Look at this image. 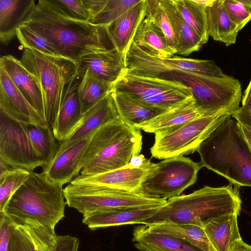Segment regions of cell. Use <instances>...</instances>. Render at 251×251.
<instances>
[{"instance_id": "6da1fadb", "label": "cell", "mask_w": 251, "mask_h": 251, "mask_svg": "<svg viewBox=\"0 0 251 251\" xmlns=\"http://www.w3.org/2000/svg\"><path fill=\"white\" fill-rule=\"evenodd\" d=\"M22 25L47 39L76 66L82 57L112 49L104 26L72 19L53 0H39Z\"/></svg>"}, {"instance_id": "7a4b0ae2", "label": "cell", "mask_w": 251, "mask_h": 251, "mask_svg": "<svg viewBox=\"0 0 251 251\" xmlns=\"http://www.w3.org/2000/svg\"><path fill=\"white\" fill-rule=\"evenodd\" d=\"M202 166L239 187H251V151L239 122L228 117L197 151Z\"/></svg>"}, {"instance_id": "3957f363", "label": "cell", "mask_w": 251, "mask_h": 251, "mask_svg": "<svg viewBox=\"0 0 251 251\" xmlns=\"http://www.w3.org/2000/svg\"><path fill=\"white\" fill-rule=\"evenodd\" d=\"M239 188L230 183L219 187L205 186L189 194L169 199L142 225L167 221L202 226L203 222L207 219L240 213Z\"/></svg>"}, {"instance_id": "277c9868", "label": "cell", "mask_w": 251, "mask_h": 251, "mask_svg": "<svg viewBox=\"0 0 251 251\" xmlns=\"http://www.w3.org/2000/svg\"><path fill=\"white\" fill-rule=\"evenodd\" d=\"M63 186L49 180L43 172H30L2 212L15 225L31 220L55 229L65 216L67 202Z\"/></svg>"}, {"instance_id": "5b68a950", "label": "cell", "mask_w": 251, "mask_h": 251, "mask_svg": "<svg viewBox=\"0 0 251 251\" xmlns=\"http://www.w3.org/2000/svg\"><path fill=\"white\" fill-rule=\"evenodd\" d=\"M20 61L37 82L43 98L45 119L52 128L66 86L76 66L65 59L46 56L28 49H24Z\"/></svg>"}, {"instance_id": "8992f818", "label": "cell", "mask_w": 251, "mask_h": 251, "mask_svg": "<svg viewBox=\"0 0 251 251\" xmlns=\"http://www.w3.org/2000/svg\"><path fill=\"white\" fill-rule=\"evenodd\" d=\"M67 204L83 216L112 209L160 207L167 200L139 192H127L97 185L70 182L64 188Z\"/></svg>"}, {"instance_id": "52a82bcc", "label": "cell", "mask_w": 251, "mask_h": 251, "mask_svg": "<svg viewBox=\"0 0 251 251\" xmlns=\"http://www.w3.org/2000/svg\"><path fill=\"white\" fill-rule=\"evenodd\" d=\"M159 77L179 81L189 88L197 105L205 115L224 111L233 114L240 107L241 84L239 80L228 75L219 77L173 71Z\"/></svg>"}, {"instance_id": "ba28073f", "label": "cell", "mask_w": 251, "mask_h": 251, "mask_svg": "<svg viewBox=\"0 0 251 251\" xmlns=\"http://www.w3.org/2000/svg\"><path fill=\"white\" fill-rule=\"evenodd\" d=\"M233 113L222 111L202 116L174 130L155 134L150 149L152 156L159 159L194 152L201 144Z\"/></svg>"}, {"instance_id": "9c48e42d", "label": "cell", "mask_w": 251, "mask_h": 251, "mask_svg": "<svg viewBox=\"0 0 251 251\" xmlns=\"http://www.w3.org/2000/svg\"><path fill=\"white\" fill-rule=\"evenodd\" d=\"M112 89L164 110L193 96L190 88L179 81L136 75L127 72L113 85Z\"/></svg>"}, {"instance_id": "30bf717a", "label": "cell", "mask_w": 251, "mask_h": 251, "mask_svg": "<svg viewBox=\"0 0 251 251\" xmlns=\"http://www.w3.org/2000/svg\"><path fill=\"white\" fill-rule=\"evenodd\" d=\"M142 147L140 129L122 119L112 123L108 138L100 152L81 171L91 176L105 173L127 165L131 158L140 154Z\"/></svg>"}, {"instance_id": "8fae6325", "label": "cell", "mask_w": 251, "mask_h": 251, "mask_svg": "<svg viewBox=\"0 0 251 251\" xmlns=\"http://www.w3.org/2000/svg\"><path fill=\"white\" fill-rule=\"evenodd\" d=\"M126 64L127 73L151 77H159L164 73L173 71L219 77L227 75L212 60L177 56L162 59L146 52L134 42L126 54Z\"/></svg>"}, {"instance_id": "7c38bea8", "label": "cell", "mask_w": 251, "mask_h": 251, "mask_svg": "<svg viewBox=\"0 0 251 251\" xmlns=\"http://www.w3.org/2000/svg\"><path fill=\"white\" fill-rule=\"evenodd\" d=\"M201 164L183 156L155 163L152 173L143 183L139 192L167 200L176 197L196 182Z\"/></svg>"}, {"instance_id": "4fadbf2b", "label": "cell", "mask_w": 251, "mask_h": 251, "mask_svg": "<svg viewBox=\"0 0 251 251\" xmlns=\"http://www.w3.org/2000/svg\"><path fill=\"white\" fill-rule=\"evenodd\" d=\"M0 161L13 168L33 172L45 163L35 151L21 123L0 111Z\"/></svg>"}, {"instance_id": "5bb4252c", "label": "cell", "mask_w": 251, "mask_h": 251, "mask_svg": "<svg viewBox=\"0 0 251 251\" xmlns=\"http://www.w3.org/2000/svg\"><path fill=\"white\" fill-rule=\"evenodd\" d=\"M155 163L145 160L140 167L128 164L122 168L91 176L79 175L71 182L90 184L127 192H139L143 183L152 173Z\"/></svg>"}, {"instance_id": "9a60e30c", "label": "cell", "mask_w": 251, "mask_h": 251, "mask_svg": "<svg viewBox=\"0 0 251 251\" xmlns=\"http://www.w3.org/2000/svg\"><path fill=\"white\" fill-rule=\"evenodd\" d=\"M0 111L21 123L50 126L29 103L1 67Z\"/></svg>"}, {"instance_id": "2e32d148", "label": "cell", "mask_w": 251, "mask_h": 251, "mask_svg": "<svg viewBox=\"0 0 251 251\" xmlns=\"http://www.w3.org/2000/svg\"><path fill=\"white\" fill-rule=\"evenodd\" d=\"M76 72L66 86L60 109L52 127L55 138L59 143L65 140L81 123L83 114L78 95V87L82 77Z\"/></svg>"}, {"instance_id": "e0dca14e", "label": "cell", "mask_w": 251, "mask_h": 251, "mask_svg": "<svg viewBox=\"0 0 251 251\" xmlns=\"http://www.w3.org/2000/svg\"><path fill=\"white\" fill-rule=\"evenodd\" d=\"M119 119L112 90L83 114L80 125L69 137L59 143L56 152Z\"/></svg>"}, {"instance_id": "ac0fdd59", "label": "cell", "mask_w": 251, "mask_h": 251, "mask_svg": "<svg viewBox=\"0 0 251 251\" xmlns=\"http://www.w3.org/2000/svg\"><path fill=\"white\" fill-rule=\"evenodd\" d=\"M94 133L57 152L51 161L43 168V173L50 181L63 185L71 182L81 171V159Z\"/></svg>"}, {"instance_id": "d6986e66", "label": "cell", "mask_w": 251, "mask_h": 251, "mask_svg": "<svg viewBox=\"0 0 251 251\" xmlns=\"http://www.w3.org/2000/svg\"><path fill=\"white\" fill-rule=\"evenodd\" d=\"M76 68L82 75L88 71L113 86L126 72V55L113 48L82 57Z\"/></svg>"}, {"instance_id": "ffe728a7", "label": "cell", "mask_w": 251, "mask_h": 251, "mask_svg": "<svg viewBox=\"0 0 251 251\" xmlns=\"http://www.w3.org/2000/svg\"><path fill=\"white\" fill-rule=\"evenodd\" d=\"M207 116L198 107L192 96L174 107L135 127L156 134L176 129L196 118Z\"/></svg>"}, {"instance_id": "44dd1931", "label": "cell", "mask_w": 251, "mask_h": 251, "mask_svg": "<svg viewBox=\"0 0 251 251\" xmlns=\"http://www.w3.org/2000/svg\"><path fill=\"white\" fill-rule=\"evenodd\" d=\"M147 7V0H141L105 27L113 47L125 55L133 41L138 28L146 16Z\"/></svg>"}, {"instance_id": "7402d4cb", "label": "cell", "mask_w": 251, "mask_h": 251, "mask_svg": "<svg viewBox=\"0 0 251 251\" xmlns=\"http://www.w3.org/2000/svg\"><path fill=\"white\" fill-rule=\"evenodd\" d=\"M0 67L4 69L29 103L46 121L41 89L34 76L20 60L11 55L2 56L0 58Z\"/></svg>"}, {"instance_id": "603a6c76", "label": "cell", "mask_w": 251, "mask_h": 251, "mask_svg": "<svg viewBox=\"0 0 251 251\" xmlns=\"http://www.w3.org/2000/svg\"><path fill=\"white\" fill-rule=\"evenodd\" d=\"M159 208H119L97 211L83 216L82 222L91 230L125 225H142Z\"/></svg>"}, {"instance_id": "cb8c5ba5", "label": "cell", "mask_w": 251, "mask_h": 251, "mask_svg": "<svg viewBox=\"0 0 251 251\" xmlns=\"http://www.w3.org/2000/svg\"><path fill=\"white\" fill-rule=\"evenodd\" d=\"M239 214L223 215L203 222V228L214 251H232L242 240L237 223Z\"/></svg>"}, {"instance_id": "d4e9b609", "label": "cell", "mask_w": 251, "mask_h": 251, "mask_svg": "<svg viewBox=\"0 0 251 251\" xmlns=\"http://www.w3.org/2000/svg\"><path fill=\"white\" fill-rule=\"evenodd\" d=\"M34 0H0V41L7 45L16 36L18 28L35 5Z\"/></svg>"}, {"instance_id": "484cf974", "label": "cell", "mask_w": 251, "mask_h": 251, "mask_svg": "<svg viewBox=\"0 0 251 251\" xmlns=\"http://www.w3.org/2000/svg\"><path fill=\"white\" fill-rule=\"evenodd\" d=\"M205 10L209 36L227 47L235 44L241 29L229 18L224 8L223 0H213L205 7Z\"/></svg>"}, {"instance_id": "4316f807", "label": "cell", "mask_w": 251, "mask_h": 251, "mask_svg": "<svg viewBox=\"0 0 251 251\" xmlns=\"http://www.w3.org/2000/svg\"><path fill=\"white\" fill-rule=\"evenodd\" d=\"M160 0L173 28L176 41V53L188 55L199 50L202 45L201 38L183 20L173 0Z\"/></svg>"}, {"instance_id": "83f0119b", "label": "cell", "mask_w": 251, "mask_h": 251, "mask_svg": "<svg viewBox=\"0 0 251 251\" xmlns=\"http://www.w3.org/2000/svg\"><path fill=\"white\" fill-rule=\"evenodd\" d=\"M146 226L151 232L181 239L201 251H214L202 226L167 221Z\"/></svg>"}, {"instance_id": "f1b7e54d", "label": "cell", "mask_w": 251, "mask_h": 251, "mask_svg": "<svg viewBox=\"0 0 251 251\" xmlns=\"http://www.w3.org/2000/svg\"><path fill=\"white\" fill-rule=\"evenodd\" d=\"M133 42L146 52L162 59L175 54L169 49L163 32L146 16L138 28Z\"/></svg>"}, {"instance_id": "f546056e", "label": "cell", "mask_w": 251, "mask_h": 251, "mask_svg": "<svg viewBox=\"0 0 251 251\" xmlns=\"http://www.w3.org/2000/svg\"><path fill=\"white\" fill-rule=\"evenodd\" d=\"M113 95L121 119L133 126L166 111L147 105L123 93L113 90Z\"/></svg>"}, {"instance_id": "4dcf8cb0", "label": "cell", "mask_w": 251, "mask_h": 251, "mask_svg": "<svg viewBox=\"0 0 251 251\" xmlns=\"http://www.w3.org/2000/svg\"><path fill=\"white\" fill-rule=\"evenodd\" d=\"M132 235L135 243L148 245L156 251H201L181 239L151 232L145 225L135 227Z\"/></svg>"}, {"instance_id": "1f68e13d", "label": "cell", "mask_w": 251, "mask_h": 251, "mask_svg": "<svg viewBox=\"0 0 251 251\" xmlns=\"http://www.w3.org/2000/svg\"><path fill=\"white\" fill-rule=\"evenodd\" d=\"M21 123L35 151L45 166L47 165L54 157L58 147L52 128L50 126Z\"/></svg>"}, {"instance_id": "d6a6232c", "label": "cell", "mask_w": 251, "mask_h": 251, "mask_svg": "<svg viewBox=\"0 0 251 251\" xmlns=\"http://www.w3.org/2000/svg\"><path fill=\"white\" fill-rule=\"evenodd\" d=\"M113 86L103 81L88 71H85L78 87V95L83 114L101 100Z\"/></svg>"}, {"instance_id": "836d02e7", "label": "cell", "mask_w": 251, "mask_h": 251, "mask_svg": "<svg viewBox=\"0 0 251 251\" xmlns=\"http://www.w3.org/2000/svg\"><path fill=\"white\" fill-rule=\"evenodd\" d=\"M185 22L199 35L202 44L209 39L206 25L205 7L195 0H173Z\"/></svg>"}, {"instance_id": "e575fe53", "label": "cell", "mask_w": 251, "mask_h": 251, "mask_svg": "<svg viewBox=\"0 0 251 251\" xmlns=\"http://www.w3.org/2000/svg\"><path fill=\"white\" fill-rule=\"evenodd\" d=\"M17 37L24 49L50 57L64 58L50 42L27 26L21 25L18 28Z\"/></svg>"}, {"instance_id": "d590c367", "label": "cell", "mask_w": 251, "mask_h": 251, "mask_svg": "<svg viewBox=\"0 0 251 251\" xmlns=\"http://www.w3.org/2000/svg\"><path fill=\"white\" fill-rule=\"evenodd\" d=\"M29 171L22 168H11L0 175V212H2L13 194L25 181Z\"/></svg>"}, {"instance_id": "8d00e7d4", "label": "cell", "mask_w": 251, "mask_h": 251, "mask_svg": "<svg viewBox=\"0 0 251 251\" xmlns=\"http://www.w3.org/2000/svg\"><path fill=\"white\" fill-rule=\"evenodd\" d=\"M146 17L150 18L163 32L169 49L176 53V41L170 19L160 0H147Z\"/></svg>"}, {"instance_id": "74e56055", "label": "cell", "mask_w": 251, "mask_h": 251, "mask_svg": "<svg viewBox=\"0 0 251 251\" xmlns=\"http://www.w3.org/2000/svg\"><path fill=\"white\" fill-rule=\"evenodd\" d=\"M28 234L33 251H52L57 235L55 229L47 227L35 221L27 220L21 225Z\"/></svg>"}, {"instance_id": "f35d334b", "label": "cell", "mask_w": 251, "mask_h": 251, "mask_svg": "<svg viewBox=\"0 0 251 251\" xmlns=\"http://www.w3.org/2000/svg\"><path fill=\"white\" fill-rule=\"evenodd\" d=\"M141 0H106L100 11L90 23L107 26L137 4Z\"/></svg>"}, {"instance_id": "ab89813d", "label": "cell", "mask_w": 251, "mask_h": 251, "mask_svg": "<svg viewBox=\"0 0 251 251\" xmlns=\"http://www.w3.org/2000/svg\"><path fill=\"white\" fill-rule=\"evenodd\" d=\"M223 5L230 19L241 30L251 20V9L239 0H223Z\"/></svg>"}, {"instance_id": "60d3db41", "label": "cell", "mask_w": 251, "mask_h": 251, "mask_svg": "<svg viewBox=\"0 0 251 251\" xmlns=\"http://www.w3.org/2000/svg\"><path fill=\"white\" fill-rule=\"evenodd\" d=\"M53 1L69 17L89 22V15L82 0H53Z\"/></svg>"}, {"instance_id": "b9f144b4", "label": "cell", "mask_w": 251, "mask_h": 251, "mask_svg": "<svg viewBox=\"0 0 251 251\" xmlns=\"http://www.w3.org/2000/svg\"><path fill=\"white\" fill-rule=\"evenodd\" d=\"M9 251H33L31 239L21 225L13 224L11 232Z\"/></svg>"}, {"instance_id": "7bdbcfd3", "label": "cell", "mask_w": 251, "mask_h": 251, "mask_svg": "<svg viewBox=\"0 0 251 251\" xmlns=\"http://www.w3.org/2000/svg\"><path fill=\"white\" fill-rule=\"evenodd\" d=\"M79 239L70 235H57L52 248V251H78Z\"/></svg>"}, {"instance_id": "ee69618b", "label": "cell", "mask_w": 251, "mask_h": 251, "mask_svg": "<svg viewBox=\"0 0 251 251\" xmlns=\"http://www.w3.org/2000/svg\"><path fill=\"white\" fill-rule=\"evenodd\" d=\"M238 109L242 112L251 114V79L242 97V106Z\"/></svg>"}, {"instance_id": "f6af8a7d", "label": "cell", "mask_w": 251, "mask_h": 251, "mask_svg": "<svg viewBox=\"0 0 251 251\" xmlns=\"http://www.w3.org/2000/svg\"><path fill=\"white\" fill-rule=\"evenodd\" d=\"M231 117L238 122L248 125L251 127V114L246 113L237 109Z\"/></svg>"}, {"instance_id": "bcb514c9", "label": "cell", "mask_w": 251, "mask_h": 251, "mask_svg": "<svg viewBox=\"0 0 251 251\" xmlns=\"http://www.w3.org/2000/svg\"><path fill=\"white\" fill-rule=\"evenodd\" d=\"M242 133L251 151V127L248 125L239 122Z\"/></svg>"}, {"instance_id": "7dc6e473", "label": "cell", "mask_w": 251, "mask_h": 251, "mask_svg": "<svg viewBox=\"0 0 251 251\" xmlns=\"http://www.w3.org/2000/svg\"><path fill=\"white\" fill-rule=\"evenodd\" d=\"M146 158L143 154H139L133 156L130 159L128 164L133 167H140L142 166Z\"/></svg>"}, {"instance_id": "c3c4849f", "label": "cell", "mask_w": 251, "mask_h": 251, "mask_svg": "<svg viewBox=\"0 0 251 251\" xmlns=\"http://www.w3.org/2000/svg\"><path fill=\"white\" fill-rule=\"evenodd\" d=\"M232 251H251V245H250L243 240L238 242Z\"/></svg>"}, {"instance_id": "681fc988", "label": "cell", "mask_w": 251, "mask_h": 251, "mask_svg": "<svg viewBox=\"0 0 251 251\" xmlns=\"http://www.w3.org/2000/svg\"><path fill=\"white\" fill-rule=\"evenodd\" d=\"M134 247L139 251H156L151 247L140 243H135L134 244Z\"/></svg>"}]
</instances>
